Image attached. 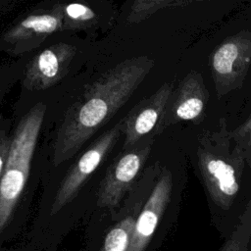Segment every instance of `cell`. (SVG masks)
Segmentation results:
<instances>
[{
	"instance_id": "cell-14",
	"label": "cell",
	"mask_w": 251,
	"mask_h": 251,
	"mask_svg": "<svg viewBox=\"0 0 251 251\" xmlns=\"http://www.w3.org/2000/svg\"><path fill=\"white\" fill-rule=\"evenodd\" d=\"M191 1L193 0H134L127 21L129 23H138L144 21L162 8L182 5Z\"/></svg>"
},
{
	"instance_id": "cell-4",
	"label": "cell",
	"mask_w": 251,
	"mask_h": 251,
	"mask_svg": "<svg viewBox=\"0 0 251 251\" xmlns=\"http://www.w3.org/2000/svg\"><path fill=\"white\" fill-rule=\"evenodd\" d=\"M122 134L123 119L91 143L61 180L51 202L49 216L57 215L77 196L89 176L113 150Z\"/></svg>"
},
{
	"instance_id": "cell-2",
	"label": "cell",
	"mask_w": 251,
	"mask_h": 251,
	"mask_svg": "<svg viewBox=\"0 0 251 251\" xmlns=\"http://www.w3.org/2000/svg\"><path fill=\"white\" fill-rule=\"evenodd\" d=\"M48 111L41 100L26 101L21 94L12 115L11 142L0 180V250L21 232L37 144Z\"/></svg>"
},
{
	"instance_id": "cell-9",
	"label": "cell",
	"mask_w": 251,
	"mask_h": 251,
	"mask_svg": "<svg viewBox=\"0 0 251 251\" xmlns=\"http://www.w3.org/2000/svg\"><path fill=\"white\" fill-rule=\"evenodd\" d=\"M64 29L61 12L28 15L0 35V52L22 57L38 48L51 34Z\"/></svg>"
},
{
	"instance_id": "cell-1",
	"label": "cell",
	"mask_w": 251,
	"mask_h": 251,
	"mask_svg": "<svg viewBox=\"0 0 251 251\" xmlns=\"http://www.w3.org/2000/svg\"><path fill=\"white\" fill-rule=\"evenodd\" d=\"M154 61L145 56L125 60L85 85L65 112L52 143L51 163L57 168L73 158L112 117L128 101Z\"/></svg>"
},
{
	"instance_id": "cell-3",
	"label": "cell",
	"mask_w": 251,
	"mask_h": 251,
	"mask_svg": "<svg viewBox=\"0 0 251 251\" xmlns=\"http://www.w3.org/2000/svg\"><path fill=\"white\" fill-rule=\"evenodd\" d=\"M217 130L203 131L198 138L197 164L206 189L214 203L228 210L236 198L241 176L251 159L235 145L225 119Z\"/></svg>"
},
{
	"instance_id": "cell-13",
	"label": "cell",
	"mask_w": 251,
	"mask_h": 251,
	"mask_svg": "<svg viewBox=\"0 0 251 251\" xmlns=\"http://www.w3.org/2000/svg\"><path fill=\"white\" fill-rule=\"evenodd\" d=\"M251 238V202L245 206L239 221L226 241L220 248V251H248Z\"/></svg>"
},
{
	"instance_id": "cell-11",
	"label": "cell",
	"mask_w": 251,
	"mask_h": 251,
	"mask_svg": "<svg viewBox=\"0 0 251 251\" xmlns=\"http://www.w3.org/2000/svg\"><path fill=\"white\" fill-rule=\"evenodd\" d=\"M173 189V176L165 168L157 183L136 217L127 251H143L149 245L159 222L167 209Z\"/></svg>"
},
{
	"instance_id": "cell-7",
	"label": "cell",
	"mask_w": 251,
	"mask_h": 251,
	"mask_svg": "<svg viewBox=\"0 0 251 251\" xmlns=\"http://www.w3.org/2000/svg\"><path fill=\"white\" fill-rule=\"evenodd\" d=\"M210 93L201 73L190 71L173 89L163 115L153 132L161 134L167 127L180 122L201 124L206 117Z\"/></svg>"
},
{
	"instance_id": "cell-17",
	"label": "cell",
	"mask_w": 251,
	"mask_h": 251,
	"mask_svg": "<svg viewBox=\"0 0 251 251\" xmlns=\"http://www.w3.org/2000/svg\"><path fill=\"white\" fill-rule=\"evenodd\" d=\"M232 142L251 159V119L248 117L240 126L228 130Z\"/></svg>"
},
{
	"instance_id": "cell-18",
	"label": "cell",
	"mask_w": 251,
	"mask_h": 251,
	"mask_svg": "<svg viewBox=\"0 0 251 251\" xmlns=\"http://www.w3.org/2000/svg\"><path fill=\"white\" fill-rule=\"evenodd\" d=\"M12 118L0 114V180L4 172L11 142Z\"/></svg>"
},
{
	"instance_id": "cell-10",
	"label": "cell",
	"mask_w": 251,
	"mask_h": 251,
	"mask_svg": "<svg viewBox=\"0 0 251 251\" xmlns=\"http://www.w3.org/2000/svg\"><path fill=\"white\" fill-rule=\"evenodd\" d=\"M174 88V82H165L152 95L140 100L123 118V150L132 147L151 133L154 135L153 132Z\"/></svg>"
},
{
	"instance_id": "cell-12",
	"label": "cell",
	"mask_w": 251,
	"mask_h": 251,
	"mask_svg": "<svg viewBox=\"0 0 251 251\" xmlns=\"http://www.w3.org/2000/svg\"><path fill=\"white\" fill-rule=\"evenodd\" d=\"M136 217V214L128 215L113 226L106 233L100 250L127 251V247L133 233Z\"/></svg>"
},
{
	"instance_id": "cell-15",
	"label": "cell",
	"mask_w": 251,
	"mask_h": 251,
	"mask_svg": "<svg viewBox=\"0 0 251 251\" xmlns=\"http://www.w3.org/2000/svg\"><path fill=\"white\" fill-rule=\"evenodd\" d=\"M25 62L26 60L22 56L21 60L0 65V106L14 85L20 80Z\"/></svg>"
},
{
	"instance_id": "cell-16",
	"label": "cell",
	"mask_w": 251,
	"mask_h": 251,
	"mask_svg": "<svg viewBox=\"0 0 251 251\" xmlns=\"http://www.w3.org/2000/svg\"><path fill=\"white\" fill-rule=\"evenodd\" d=\"M61 14L64 29L85 26L94 19L93 11L81 3L69 4Z\"/></svg>"
},
{
	"instance_id": "cell-5",
	"label": "cell",
	"mask_w": 251,
	"mask_h": 251,
	"mask_svg": "<svg viewBox=\"0 0 251 251\" xmlns=\"http://www.w3.org/2000/svg\"><path fill=\"white\" fill-rule=\"evenodd\" d=\"M250 62L251 37L247 31L226 38L211 53L209 67L219 99L243 85Z\"/></svg>"
},
{
	"instance_id": "cell-6",
	"label": "cell",
	"mask_w": 251,
	"mask_h": 251,
	"mask_svg": "<svg viewBox=\"0 0 251 251\" xmlns=\"http://www.w3.org/2000/svg\"><path fill=\"white\" fill-rule=\"evenodd\" d=\"M154 135H148L116 158L107 168L97 192V206L113 209L131 188L151 152Z\"/></svg>"
},
{
	"instance_id": "cell-8",
	"label": "cell",
	"mask_w": 251,
	"mask_h": 251,
	"mask_svg": "<svg viewBox=\"0 0 251 251\" xmlns=\"http://www.w3.org/2000/svg\"><path fill=\"white\" fill-rule=\"evenodd\" d=\"M75 52V46L59 42L27 59L19 80L21 92L38 93L57 85L69 73Z\"/></svg>"
}]
</instances>
